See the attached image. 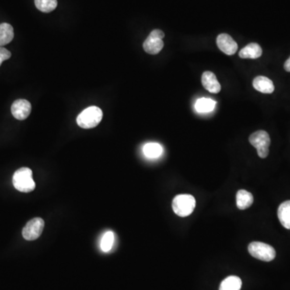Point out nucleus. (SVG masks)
I'll use <instances>...</instances> for the list:
<instances>
[{
  "label": "nucleus",
  "instance_id": "f257e3e1",
  "mask_svg": "<svg viewBox=\"0 0 290 290\" xmlns=\"http://www.w3.org/2000/svg\"><path fill=\"white\" fill-rule=\"evenodd\" d=\"M14 187L22 193H30L36 188L32 179V171L29 168L23 167L15 171L12 177Z\"/></svg>",
  "mask_w": 290,
  "mask_h": 290
},
{
  "label": "nucleus",
  "instance_id": "f03ea898",
  "mask_svg": "<svg viewBox=\"0 0 290 290\" xmlns=\"http://www.w3.org/2000/svg\"><path fill=\"white\" fill-rule=\"evenodd\" d=\"M103 111L98 106H92L82 110L78 117L77 123L80 127L84 129L94 128L99 125L103 120Z\"/></svg>",
  "mask_w": 290,
  "mask_h": 290
},
{
  "label": "nucleus",
  "instance_id": "7ed1b4c3",
  "mask_svg": "<svg viewBox=\"0 0 290 290\" xmlns=\"http://www.w3.org/2000/svg\"><path fill=\"white\" fill-rule=\"evenodd\" d=\"M195 198L190 194H180L173 198V211L180 217H187L193 213L195 208Z\"/></svg>",
  "mask_w": 290,
  "mask_h": 290
},
{
  "label": "nucleus",
  "instance_id": "20e7f679",
  "mask_svg": "<svg viewBox=\"0 0 290 290\" xmlns=\"http://www.w3.org/2000/svg\"><path fill=\"white\" fill-rule=\"evenodd\" d=\"M249 142L257 150L258 155L260 158H266L270 153V146L271 144L269 133L265 131H257L252 133L249 137Z\"/></svg>",
  "mask_w": 290,
  "mask_h": 290
},
{
  "label": "nucleus",
  "instance_id": "39448f33",
  "mask_svg": "<svg viewBox=\"0 0 290 290\" xmlns=\"http://www.w3.org/2000/svg\"><path fill=\"white\" fill-rule=\"evenodd\" d=\"M249 252L251 256L262 260L270 262L276 257V251L273 247L261 242H252L249 245Z\"/></svg>",
  "mask_w": 290,
  "mask_h": 290
},
{
  "label": "nucleus",
  "instance_id": "423d86ee",
  "mask_svg": "<svg viewBox=\"0 0 290 290\" xmlns=\"http://www.w3.org/2000/svg\"><path fill=\"white\" fill-rule=\"evenodd\" d=\"M164 37L165 33L160 29L152 31L143 44L144 51L152 55L159 53L164 47Z\"/></svg>",
  "mask_w": 290,
  "mask_h": 290
},
{
  "label": "nucleus",
  "instance_id": "0eeeda50",
  "mask_svg": "<svg viewBox=\"0 0 290 290\" xmlns=\"http://www.w3.org/2000/svg\"><path fill=\"white\" fill-rule=\"evenodd\" d=\"M44 228V221L41 218H34L27 222L23 228L24 239L28 241L36 240L41 235Z\"/></svg>",
  "mask_w": 290,
  "mask_h": 290
},
{
  "label": "nucleus",
  "instance_id": "6e6552de",
  "mask_svg": "<svg viewBox=\"0 0 290 290\" xmlns=\"http://www.w3.org/2000/svg\"><path fill=\"white\" fill-rule=\"evenodd\" d=\"M12 114L18 120H25L32 111V106L26 99H17L12 106Z\"/></svg>",
  "mask_w": 290,
  "mask_h": 290
},
{
  "label": "nucleus",
  "instance_id": "1a4fd4ad",
  "mask_svg": "<svg viewBox=\"0 0 290 290\" xmlns=\"http://www.w3.org/2000/svg\"><path fill=\"white\" fill-rule=\"evenodd\" d=\"M217 46L227 55H234L238 50V44L230 35L222 33L217 37Z\"/></svg>",
  "mask_w": 290,
  "mask_h": 290
},
{
  "label": "nucleus",
  "instance_id": "9d476101",
  "mask_svg": "<svg viewBox=\"0 0 290 290\" xmlns=\"http://www.w3.org/2000/svg\"><path fill=\"white\" fill-rule=\"evenodd\" d=\"M202 83L203 87L212 94L219 93L221 91V85L217 80L215 74L211 71H206L202 76Z\"/></svg>",
  "mask_w": 290,
  "mask_h": 290
},
{
  "label": "nucleus",
  "instance_id": "9b49d317",
  "mask_svg": "<svg viewBox=\"0 0 290 290\" xmlns=\"http://www.w3.org/2000/svg\"><path fill=\"white\" fill-rule=\"evenodd\" d=\"M252 85L256 91H260L263 94H272L275 90L273 81L267 78V77H256L253 80Z\"/></svg>",
  "mask_w": 290,
  "mask_h": 290
},
{
  "label": "nucleus",
  "instance_id": "f8f14e48",
  "mask_svg": "<svg viewBox=\"0 0 290 290\" xmlns=\"http://www.w3.org/2000/svg\"><path fill=\"white\" fill-rule=\"evenodd\" d=\"M261 47L256 43H250L239 51V56L243 59H256L261 57Z\"/></svg>",
  "mask_w": 290,
  "mask_h": 290
},
{
  "label": "nucleus",
  "instance_id": "ddd939ff",
  "mask_svg": "<svg viewBox=\"0 0 290 290\" xmlns=\"http://www.w3.org/2000/svg\"><path fill=\"white\" fill-rule=\"evenodd\" d=\"M279 220L281 225L290 230V200L281 203L277 211Z\"/></svg>",
  "mask_w": 290,
  "mask_h": 290
},
{
  "label": "nucleus",
  "instance_id": "4468645a",
  "mask_svg": "<svg viewBox=\"0 0 290 290\" xmlns=\"http://www.w3.org/2000/svg\"><path fill=\"white\" fill-rule=\"evenodd\" d=\"M253 203V196L245 190H240L236 193V205L239 210H246Z\"/></svg>",
  "mask_w": 290,
  "mask_h": 290
},
{
  "label": "nucleus",
  "instance_id": "2eb2a0df",
  "mask_svg": "<svg viewBox=\"0 0 290 290\" xmlns=\"http://www.w3.org/2000/svg\"><path fill=\"white\" fill-rule=\"evenodd\" d=\"M13 38V27L9 24H1L0 25V47L9 44Z\"/></svg>",
  "mask_w": 290,
  "mask_h": 290
},
{
  "label": "nucleus",
  "instance_id": "dca6fc26",
  "mask_svg": "<svg viewBox=\"0 0 290 290\" xmlns=\"http://www.w3.org/2000/svg\"><path fill=\"white\" fill-rule=\"evenodd\" d=\"M242 281L239 277L231 276L224 279L220 284L219 290H240Z\"/></svg>",
  "mask_w": 290,
  "mask_h": 290
},
{
  "label": "nucleus",
  "instance_id": "f3484780",
  "mask_svg": "<svg viewBox=\"0 0 290 290\" xmlns=\"http://www.w3.org/2000/svg\"><path fill=\"white\" fill-rule=\"evenodd\" d=\"M144 155L148 158H158L162 153V147L158 143H148L143 148Z\"/></svg>",
  "mask_w": 290,
  "mask_h": 290
},
{
  "label": "nucleus",
  "instance_id": "a211bd4d",
  "mask_svg": "<svg viewBox=\"0 0 290 290\" xmlns=\"http://www.w3.org/2000/svg\"><path fill=\"white\" fill-rule=\"evenodd\" d=\"M35 5L40 12L49 13L57 8V0H35Z\"/></svg>",
  "mask_w": 290,
  "mask_h": 290
},
{
  "label": "nucleus",
  "instance_id": "6ab92c4d",
  "mask_svg": "<svg viewBox=\"0 0 290 290\" xmlns=\"http://www.w3.org/2000/svg\"><path fill=\"white\" fill-rule=\"evenodd\" d=\"M215 106V102L211 99H198L196 102L195 108L196 110L201 113H207V112L212 111Z\"/></svg>",
  "mask_w": 290,
  "mask_h": 290
},
{
  "label": "nucleus",
  "instance_id": "aec40b11",
  "mask_svg": "<svg viewBox=\"0 0 290 290\" xmlns=\"http://www.w3.org/2000/svg\"><path fill=\"white\" fill-rule=\"evenodd\" d=\"M115 235L113 232H106L103 235V239L101 241V249L104 252H109L112 249L113 243H114Z\"/></svg>",
  "mask_w": 290,
  "mask_h": 290
},
{
  "label": "nucleus",
  "instance_id": "412c9836",
  "mask_svg": "<svg viewBox=\"0 0 290 290\" xmlns=\"http://www.w3.org/2000/svg\"><path fill=\"white\" fill-rule=\"evenodd\" d=\"M11 57H12L11 52L8 51L5 48L0 47V66H1L3 61L8 60Z\"/></svg>",
  "mask_w": 290,
  "mask_h": 290
},
{
  "label": "nucleus",
  "instance_id": "4be33fe9",
  "mask_svg": "<svg viewBox=\"0 0 290 290\" xmlns=\"http://www.w3.org/2000/svg\"><path fill=\"white\" fill-rule=\"evenodd\" d=\"M284 68L287 72H290V57L284 62Z\"/></svg>",
  "mask_w": 290,
  "mask_h": 290
}]
</instances>
